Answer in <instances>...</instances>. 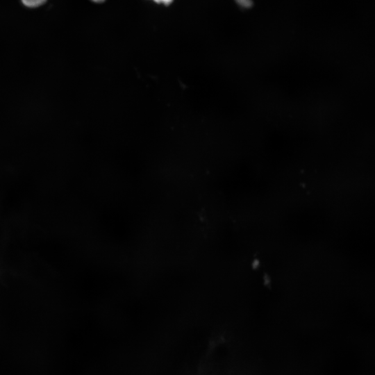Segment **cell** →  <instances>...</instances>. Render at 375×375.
<instances>
[{
    "label": "cell",
    "mask_w": 375,
    "mask_h": 375,
    "mask_svg": "<svg viewBox=\"0 0 375 375\" xmlns=\"http://www.w3.org/2000/svg\"><path fill=\"white\" fill-rule=\"evenodd\" d=\"M24 5L29 7H36L42 4L46 0H22Z\"/></svg>",
    "instance_id": "cell-1"
},
{
    "label": "cell",
    "mask_w": 375,
    "mask_h": 375,
    "mask_svg": "<svg viewBox=\"0 0 375 375\" xmlns=\"http://www.w3.org/2000/svg\"><path fill=\"white\" fill-rule=\"evenodd\" d=\"M154 1L157 2V3H164L165 5H168L173 0H153Z\"/></svg>",
    "instance_id": "cell-2"
},
{
    "label": "cell",
    "mask_w": 375,
    "mask_h": 375,
    "mask_svg": "<svg viewBox=\"0 0 375 375\" xmlns=\"http://www.w3.org/2000/svg\"><path fill=\"white\" fill-rule=\"evenodd\" d=\"M92 1H94V2L99 3V2H102V1H103L104 0H92Z\"/></svg>",
    "instance_id": "cell-3"
}]
</instances>
